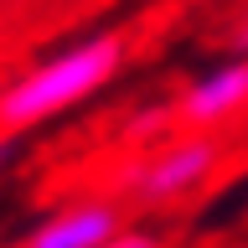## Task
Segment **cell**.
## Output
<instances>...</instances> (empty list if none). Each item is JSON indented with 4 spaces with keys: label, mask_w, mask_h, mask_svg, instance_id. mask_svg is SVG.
I'll list each match as a JSON object with an SVG mask.
<instances>
[{
    "label": "cell",
    "mask_w": 248,
    "mask_h": 248,
    "mask_svg": "<svg viewBox=\"0 0 248 248\" xmlns=\"http://www.w3.org/2000/svg\"><path fill=\"white\" fill-rule=\"evenodd\" d=\"M124 67V42L119 36H83V42L62 46L21 78L0 88V129L5 135H26L36 124L57 119L67 108L88 104L93 93H104Z\"/></svg>",
    "instance_id": "6da1fadb"
},
{
    "label": "cell",
    "mask_w": 248,
    "mask_h": 248,
    "mask_svg": "<svg viewBox=\"0 0 248 248\" xmlns=\"http://www.w3.org/2000/svg\"><path fill=\"white\" fill-rule=\"evenodd\" d=\"M222 160V145L212 135H181V140H166L155 145L150 155L129 160L119 176V191L135 197L140 207H166V202H181L191 197L207 176L217 170Z\"/></svg>",
    "instance_id": "7a4b0ae2"
},
{
    "label": "cell",
    "mask_w": 248,
    "mask_h": 248,
    "mask_svg": "<svg viewBox=\"0 0 248 248\" xmlns=\"http://www.w3.org/2000/svg\"><path fill=\"white\" fill-rule=\"evenodd\" d=\"M238 108H248V52L212 62L207 73H197L176 98V119L191 129H212V124L232 119Z\"/></svg>",
    "instance_id": "3957f363"
},
{
    "label": "cell",
    "mask_w": 248,
    "mask_h": 248,
    "mask_svg": "<svg viewBox=\"0 0 248 248\" xmlns=\"http://www.w3.org/2000/svg\"><path fill=\"white\" fill-rule=\"evenodd\" d=\"M119 222V207L108 197H78L57 212H46L36 228L21 238V248H98L104 238H114Z\"/></svg>",
    "instance_id": "277c9868"
},
{
    "label": "cell",
    "mask_w": 248,
    "mask_h": 248,
    "mask_svg": "<svg viewBox=\"0 0 248 248\" xmlns=\"http://www.w3.org/2000/svg\"><path fill=\"white\" fill-rule=\"evenodd\" d=\"M98 248H160V238H155V232H140V228H119L114 238H104Z\"/></svg>",
    "instance_id": "5b68a950"
},
{
    "label": "cell",
    "mask_w": 248,
    "mask_h": 248,
    "mask_svg": "<svg viewBox=\"0 0 248 248\" xmlns=\"http://www.w3.org/2000/svg\"><path fill=\"white\" fill-rule=\"evenodd\" d=\"M232 46H238V52H248V16L238 21V31H232Z\"/></svg>",
    "instance_id": "8992f818"
},
{
    "label": "cell",
    "mask_w": 248,
    "mask_h": 248,
    "mask_svg": "<svg viewBox=\"0 0 248 248\" xmlns=\"http://www.w3.org/2000/svg\"><path fill=\"white\" fill-rule=\"evenodd\" d=\"M11 155H16V145L5 135H0V176H5V166H11Z\"/></svg>",
    "instance_id": "52a82bcc"
}]
</instances>
